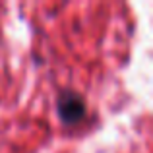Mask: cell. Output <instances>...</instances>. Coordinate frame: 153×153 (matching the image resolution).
Instances as JSON below:
<instances>
[{"instance_id": "1", "label": "cell", "mask_w": 153, "mask_h": 153, "mask_svg": "<svg viewBox=\"0 0 153 153\" xmlns=\"http://www.w3.org/2000/svg\"><path fill=\"white\" fill-rule=\"evenodd\" d=\"M58 112L64 124H76L85 114V103L76 93H64L58 99Z\"/></svg>"}]
</instances>
